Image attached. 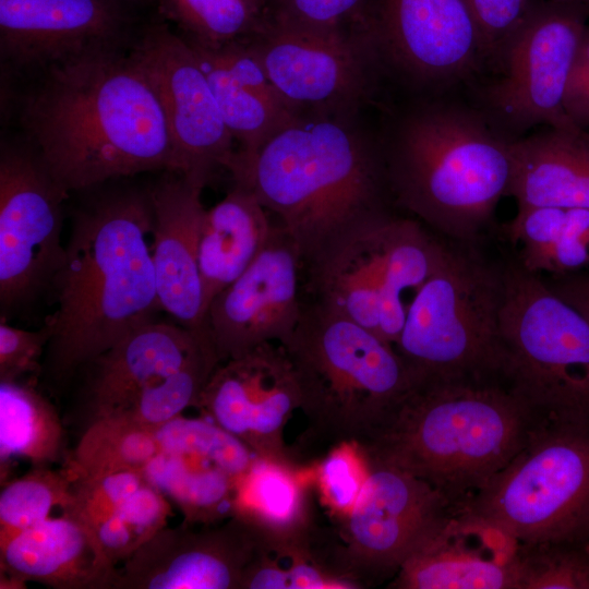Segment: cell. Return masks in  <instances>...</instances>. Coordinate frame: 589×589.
Listing matches in <instances>:
<instances>
[{
	"mask_svg": "<svg viewBox=\"0 0 589 589\" xmlns=\"http://www.w3.org/2000/svg\"><path fill=\"white\" fill-rule=\"evenodd\" d=\"M586 131H587V132L589 133V129H588V130H586Z\"/></svg>",
	"mask_w": 589,
	"mask_h": 589,
	"instance_id": "46",
	"label": "cell"
},
{
	"mask_svg": "<svg viewBox=\"0 0 589 589\" xmlns=\"http://www.w3.org/2000/svg\"><path fill=\"white\" fill-rule=\"evenodd\" d=\"M73 478L65 467L33 469L4 484L0 493V545L17 533L52 517L56 509L67 513L73 503Z\"/></svg>",
	"mask_w": 589,
	"mask_h": 589,
	"instance_id": "36",
	"label": "cell"
},
{
	"mask_svg": "<svg viewBox=\"0 0 589 589\" xmlns=\"http://www.w3.org/2000/svg\"><path fill=\"white\" fill-rule=\"evenodd\" d=\"M517 207L589 208V133L550 128L512 140Z\"/></svg>",
	"mask_w": 589,
	"mask_h": 589,
	"instance_id": "28",
	"label": "cell"
},
{
	"mask_svg": "<svg viewBox=\"0 0 589 589\" xmlns=\"http://www.w3.org/2000/svg\"><path fill=\"white\" fill-rule=\"evenodd\" d=\"M393 215L389 212L353 228L303 269L309 302L348 317L378 336L386 233Z\"/></svg>",
	"mask_w": 589,
	"mask_h": 589,
	"instance_id": "25",
	"label": "cell"
},
{
	"mask_svg": "<svg viewBox=\"0 0 589 589\" xmlns=\"http://www.w3.org/2000/svg\"><path fill=\"white\" fill-rule=\"evenodd\" d=\"M64 430L56 408L32 384L0 382V462L48 466L62 454Z\"/></svg>",
	"mask_w": 589,
	"mask_h": 589,
	"instance_id": "33",
	"label": "cell"
},
{
	"mask_svg": "<svg viewBox=\"0 0 589 589\" xmlns=\"http://www.w3.org/2000/svg\"><path fill=\"white\" fill-rule=\"evenodd\" d=\"M588 19L577 8L534 0L505 44L498 59L503 74L488 92L503 124L515 131L536 124L585 131L567 115L565 96Z\"/></svg>",
	"mask_w": 589,
	"mask_h": 589,
	"instance_id": "11",
	"label": "cell"
},
{
	"mask_svg": "<svg viewBox=\"0 0 589 589\" xmlns=\"http://www.w3.org/2000/svg\"><path fill=\"white\" fill-rule=\"evenodd\" d=\"M149 192L122 191L73 216L51 287L57 310L40 375L64 388L89 361L161 311L153 262Z\"/></svg>",
	"mask_w": 589,
	"mask_h": 589,
	"instance_id": "2",
	"label": "cell"
},
{
	"mask_svg": "<svg viewBox=\"0 0 589 589\" xmlns=\"http://www.w3.org/2000/svg\"><path fill=\"white\" fill-rule=\"evenodd\" d=\"M47 324L38 330H25L0 323V382H14L29 373L40 375L41 362L50 339Z\"/></svg>",
	"mask_w": 589,
	"mask_h": 589,
	"instance_id": "41",
	"label": "cell"
},
{
	"mask_svg": "<svg viewBox=\"0 0 589 589\" xmlns=\"http://www.w3.org/2000/svg\"><path fill=\"white\" fill-rule=\"evenodd\" d=\"M195 407L256 456L294 461L284 431L300 408V393L281 344L264 342L219 362Z\"/></svg>",
	"mask_w": 589,
	"mask_h": 589,
	"instance_id": "18",
	"label": "cell"
},
{
	"mask_svg": "<svg viewBox=\"0 0 589 589\" xmlns=\"http://www.w3.org/2000/svg\"><path fill=\"white\" fill-rule=\"evenodd\" d=\"M129 49L53 62L20 100L29 147L67 193L145 171L177 172L158 95Z\"/></svg>",
	"mask_w": 589,
	"mask_h": 589,
	"instance_id": "1",
	"label": "cell"
},
{
	"mask_svg": "<svg viewBox=\"0 0 589 589\" xmlns=\"http://www.w3.org/2000/svg\"><path fill=\"white\" fill-rule=\"evenodd\" d=\"M154 0H0L2 63L38 72L80 52L130 48Z\"/></svg>",
	"mask_w": 589,
	"mask_h": 589,
	"instance_id": "15",
	"label": "cell"
},
{
	"mask_svg": "<svg viewBox=\"0 0 589 589\" xmlns=\"http://www.w3.org/2000/svg\"><path fill=\"white\" fill-rule=\"evenodd\" d=\"M370 0H265L263 23L311 31L371 33Z\"/></svg>",
	"mask_w": 589,
	"mask_h": 589,
	"instance_id": "38",
	"label": "cell"
},
{
	"mask_svg": "<svg viewBox=\"0 0 589 589\" xmlns=\"http://www.w3.org/2000/svg\"><path fill=\"white\" fill-rule=\"evenodd\" d=\"M478 28L484 59L498 61L534 0H464Z\"/></svg>",
	"mask_w": 589,
	"mask_h": 589,
	"instance_id": "40",
	"label": "cell"
},
{
	"mask_svg": "<svg viewBox=\"0 0 589 589\" xmlns=\"http://www.w3.org/2000/svg\"><path fill=\"white\" fill-rule=\"evenodd\" d=\"M517 549L498 526L458 512L400 567L388 588L518 589Z\"/></svg>",
	"mask_w": 589,
	"mask_h": 589,
	"instance_id": "22",
	"label": "cell"
},
{
	"mask_svg": "<svg viewBox=\"0 0 589 589\" xmlns=\"http://www.w3.org/2000/svg\"><path fill=\"white\" fill-rule=\"evenodd\" d=\"M314 469L323 503L338 521L353 508L369 473L368 459L358 442L333 445Z\"/></svg>",
	"mask_w": 589,
	"mask_h": 589,
	"instance_id": "39",
	"label": "cell"
},
{
	"mask_svg": "<svg viewBox=\"0 0 589 589\" xmlns=\"http://www.w3.org/2000/svg\"><path fill=\"white\" fill-rule=\"evenodd\" d=\"M273 227L256 196L236 184L205 211L199 244L205 316L213 299L255 261Z\"/></svg>",
	"mask_w": 589,
	"mask_h": 589,
	"instance_id": "29",
	"label": "cell"
},
{
	"mask_svg": "<svg viewBox=\"0 0 589 589\" xmlns=\"http://www.w3.org/2000/svg\"><path fill=\"white\" fill-rule=\"evenodd\" d=\"M113 566L75 516H52L0 545L1 588L112 589Z\"/></svg>",
	"mask_w": 589,
	"mask_h": 589,
	"instance_id": "24",
	"label": "cell"
},
{
	"mask_svg": "<svg viewBox=\"0 0 589 589\" xmlns=\"http://www.w3.org/2000/svg\"><path fill=\"white\" fill-rule=\"evenodd\" d=\"M152 81L171 135L177 172L204 189L236 152L207 77L188 41L158 13L129 49Z\"/></svg>",
	"mask_w": 589,
	"mask_h": 589,
	"instance_id": "14",
	"label": "cell"
},
{
	"mask_svg": "<svg viewBox=\"0 0 589 589\" xmlns=\"http://www.w3.org/2000/svg\"><path fill=\"white\" fill-rule=\"evenodd\" d=\"M302 289L300 250L279 224L274 225L255 261L206 311L205 328L219 362L264 342L285 344L302 314Z\"/></svg>",
	"mask_w": 589,
	"mask_h": 589,
	"instance_id": "17",
	"label": "cell"
},
{
	"mask_svg": "<svg viewBox=\"0 0 589 589\" xmlns=\"http://www.w3.org/2000/svg\"><path fill=\"white\" fill-rule=\"evenodd\" d=\"M156 12L188 40L223 46L255 34L263 17L247 0H154Z\"/></svg>",
	"mask_w": 589,
	"mask_h": 589,
	"instance_id": "35",
	"label": "cell"
},
{
	"mask_svg": "<svg viewBox=\"0 0 589 589\" xmlns=\"http://www.w3.org/2000/svg\"><path fill=\"white\" fill-rule=\"evenodd\" d=\"M226 169L278 217L303 269L353 228L389 213L383 148L354 115L302 112L256 153Z\"/></svg>",
	"mask_w": 589,
	"mask_h": 589,
	"instance_id": "3",
	"label": "cell"
},
{
	"mask_svg": "<svg viewBox=\"0 0 589 589\" xmlns=\"http://www.w3.org/2000/svg\"><path fill=\"white\" fill-rule=\"evenodd\" d=\"M268 79L299 113L356 115L370 87L368 31H311L263 23L244 38Z\"/></svg>",
	"mask_w": 589,
	"mask_h": 589,
	"instance_id": "13",
	"label": "cell"
},
{
	"mask_svg": "<svg viewBox=\"0 0 589 589\" xmlns=\"http://www.w3.org/2000/svg\"><path fill=\"white\" fill-rule=\"evenodd\" d=\"M67 513L92 532L116 567L167 526L171 503L142 472L118 471L73 479Z\"/></svg>",
	"mask_w": 589,
	"mask_h": 589,
	"instance_id": "27",
	"label": "cell"
},
{
	"mask_svg": "<svg viewBox=\"0 0 589 589\" xmlns=\"http://www.w3.org/2000/svg\"><path fill=\"white\" fill-rule=\"evenodd\" d=\"M461 512L518 545L589 546V418L537 420L512 461Z\"/></svg>",
	"mask_w": 589,
	"mask_h": 589,
	"instance_id": "8",
	"label": "cell"
},
{
	"mask_svg": "<svg viewBox=\"0 0 589 589\" xmlns=\"http://www.w3.org/2000/svg\"><path fill=\"white\" fill-rule=\"evenodd\" d=\"M551 1L577 8L589 15V0H551Z\"/></svg>",
	"mask_w": 589,
	"mask_h": 589,
	"instance_id": "44",
	"label": "cell"
},
{
	"mask_svg": "<svg viewBox=\"0 0 589 589\" xmlns=\"http://www.w3.org/2000/svg\"><path fill=\"white\" fill-rule=\"evenodd\" d=\"M202 189L178 172L149 191L154 214L153 262L161 311L178 324L206 330L199 244L205 208Z\"/></svg>",
	"mask_w": 589,
	"mask_h": 589,
	"instance_id": "23",
	"label": "cell"
},
{
	"mask_svg": "<svg viewBox=\"0 0 589 589\" xmlns=\"http://www.w3.org/2000/svg\"><path fill=\"white\" fill-rule=\"evenodd\" d=\"M312 483L313 468L255 456L239 485L232 516L268 541L308 539L316 531L310 502Z\"/></svg>",
	"mask_w": 589,
	"mask_h": 589,
	"instance_id": "30",
	"label": "cell"
},
{
	"mask_svg": "<svg viewBox=\"0 0 589 589\" xmlns=\"http://www.w3.org/2000/svg\"><path fill=\"white\" fill-rule=\"evenodd\" d=\"M505 233L531 273L557 277L589 266V208H518Z\"/></svg>",
	"mask_w": 589,
	"mask_h": 589,
	"instance_id": "32",
	"label": "cell"
},
{
	"mask_svg": "<svg viewBox=\"0 0 589 589\" xmlns=\"http://www.w3.org/2000/svg\"><path fill=\"white\" fill-rule=\"evenodd\" d=\"M209 348L206 330L155 320L137 327L80 370L85 428L101 418L131 419L144 395Z\"/></svg>",
	"mask_w": 589,
	"mask_h": 589,
	"instance_id": "21",
	"label": "cell"
},
{
	"mask_svg": "<svg viewBox=\"0 0 589 589\" xmlns=\"http://www.w3.org/2000/svg\"><path fill=\"white\" fill-rule=\"evenodd\" d=\"M368 464L361 493L339 521L341 542L335 541L342 570L361 588L394 577L458 513L424 480L392 465Z\"/></svg>",
	"mask_w": 589,
	"mask_h": 589,
	"instance_id": "10",
	"label": "cell"
},
{
	"mask_svg": "<svg viewBox=\"0 0 589 589\" xmlns=\"http://www.w3.org/2000/svg\"><path fill=\"white\" fill-rule=\"evenodd\" d=\"M370 12L376 48L418 80L453 81L484 59L464 0H370Z\"/></svg>",
	"mask_w": 589,
	"mask_h": 589,
	"instance_id": "20",
	"label": "cell"
},
{
	"mask_svg": "<svg viewBox=\"0 0 589 589\" xmlns=\"http://www.w3.org/2000/svg\"><path fill=\"white\" fill-rule=\"evenodd\" d=\"M383 155L392 201L459 243L478 238L510 184L512 140L458 106L409 112Z\"/></svg>",
	"mask_w": 589,
	"mask_h": 589,
	"instance_id": "5",
	"label": "cell"
},
{
	"mask_svg": "<svg viewBox=\"0 0 589 589\" xmlns=\"http://www.w3.org/2000/svg\"><path fill=\"white\" fill-rule=\"evenodd\" d=\"M565 109L578 128L589 129V25L581 37L569 75Z\"/></svg>",
	"mask_w": 589,
	"mask_h": 589,
	"instance_id": "42",
	"label": "cell"
},
{
	"mask_svg": "<svg viewBox=\"0 0 589 589\" xmlns=\"http://www.w3.org/2000/svg\"><path fill=\"white\" fill-rule=\"evenodd\" d=\"M67 193L29 148L0 155V303L2 316L51 286L65 252Z\"/></svg>",
	"mask_w": 589,
	"mask_h": 589,
	"instance_id": "12",
	"label": "cell"
},
{
	"mask_svg": "<svg viewBox=\"0 0 589 589\" xmlns=\"http://www.w3.org/2000/svg\"><path fill=\"white\" fill-rule=\"evenodd\" d=\"M504 271L450 247L409 305L394 345L413 384L497 373Z\"/></svg>",
	"mask_w": 589,
	"mask_h": 589,
	"instance_id": "9",
	"label": "cell"
},
{
	"mask_svg": "<svg viewBox=\"0 0 589 589\" xmlns=\"http://www.w3.org/2000/svg\"><path fill=\"white\" fill-rule=\"evenodd\" d=\"M158 454L145 478L177 506L187 525H213L233 515L242 478L255 454L211 420L182 414L155 425Z\"/></svg>",
	"mask_w": 589,
	"mask_h": 589,
	"instance_id": "16",
	"label": "cell"
},
{
	"mask_svg": "<svg viewBox=\"0 0 589 589\" xmlns=\"http://www.w3.org/2000/svg\"><path fill=\"white\" fill-rule=\"evenodd\" d=\"M155 425L125 418H101L84 430L64 467L73 479L118 471L143 472L158 454Z\"/></svg>",
	"mask_w": 589,
	"mask_h": 589,
	"instance_id": "34",
	"label": "cell"
},
{
	"mask_svg": "<svg viewBox=\"0 0 589 589\" xmlns=\"http://www.w3.org/2000/svg\"><path fill=\"white\" fill-rule=\"evenodd\" d=\"M257 533L236 516L164 527L117 569L112 589H241Z\"/></svg>",
	"mask_w": 589,
	"mask_h": 589,
	"instance_id": "19",
	"label": "cell"
},
{
	"mask_svg": "<svg viewBox=\"0 0 589 589\" xmlns=\"http://www.w3.org/2000/svg\"><path fill=\"white\" fill-rule=\"evenodd\" d=\"M283 346L310 434L332 445L363 441L413 386L393 345L313 302L304 300L300 321Z\"/></svg>",
	"mask_w": 589,
	"mask_h": 589,
	"instance_id": "6",
	"label": "cell"
},
{
	"mask_svg": "<svg viewBox=\"0 0 589 589\" xmlns=\"http://www.w3.org/2000/svg\"><path fill=\"white\" fill-rule=\"evenodd\" d=\"M517 569L518 589H589V546L518 545Z\"/></svg>",
	"mask_w": 589,
	"mask_h": 589,
	"instance_id": "37",
	"label": "cell"
},
{
	"mask_svg": "<svg viewBox=\"0 0 589 589\" xmlns=\"http://www.w3.org/2000/svg\"><path fill=\"white\" fill-rule=\"evenodd\" d=\"M450 245L443 243L413 217L393 215L386 233V276L380 336L395 345L420 288L445 262Z\"/></svg>",
	"mask_w": 589,
	"mask_h": 589,
	"instance_id": "31",
	"label": "cell"
},
{
	"mask_svg": "<svg viewBox=\"0 0 589 589\" xmlns=\"http://www.w3.org/2000/svg\"><path fill=\"white\" fill-rule=\"evenodd\" d=\"M185 40L239 144L238 154L256 153L300 115L277 92L244 39L216 47Z\"/></svg>",
	"mask_w": 589,
	"mask_h": 589,
	"instance_id": "26",
	"label": "cell"
},
{
	"mask_svg": "<svg viewBox=\"0 0 589 589\" xmlns=\"http://www.w3.org/2000/svg\"><path fill=\"white\" fill-rule=\"evenodd\" d=\"M247 1L250 2L262 14L263 8H264V4H265V0H247Z\"/></svg>",
	"mask_w": 589,
	"mask_h": 589,
	"instance_id": "45",
	"label": "cell"
},
{
	"mask_svg": "<svg viewBox=\"0 0 589 589\" xmlns=\"http://www.w3.org/2000/svg\"><path fill=\"white\" fill-rule=\"evenodd\" d=\"M503 271L497 373L536 420L589 418V318L518 261Z\"/></svg>",
	"mask_w": 589,
	"mask_h": 589,
	"instance_id": "7",
	"label": "cell"
},
{
	"mask_svg": "<svg viewBox=\"0 0 589 589\" xmlns=\"http://www.w3.org/2000/svg\"><path fill=\"white\" fill-rule=\"evenodd\" d=\"M536 422L497 373L413 384L359 442L370 460L407 471L458 509L516 456Z\"/></svg>",
	"mask_w": 589,
	"mask_h": 589,
	"instance_id": "4",
	"label": "cell"
},
{
	"mask_svg": "<svg viewBox=\"0 0 589 589\" xmlns=\"http://www.w3.org/2000/svg\"><path fill=\"white\" fill-rule=\"evenodd\" d=\"M549 286L589 318V275L557 276Z\"/></svg>",
	"mask_w": 589,
	"mask_h": 589,
	"instance_id": "43",
	"label": "cell"
}]
</instances>
